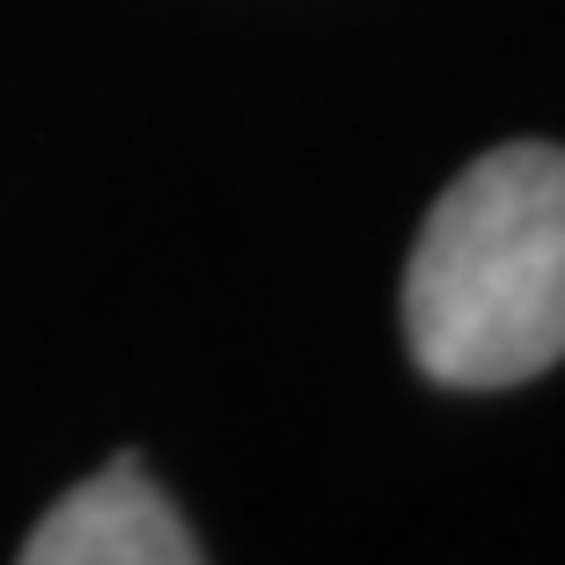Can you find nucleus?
Here are the masks:
<instances>
[{
  "label": "nucleus",
  "mask_w": 565,
  "mask_h": 565,
  "mask_svg": "<svg viewBox=\"0 0 565 565\" xmlns=\"http://www.w3.org/2000/svg\"><path fill=\"white\" fill-rule=\"evenodd\" d=\"M404 338L440 390H514L565 360V147L507 140L434 199Z\"/></svg>",
  "instance_id": "nucleus-1"
},
{
  "label": "nucleus",
  "mask_w": 565,
  "mask_h": 565,
  "mask_svg": "<svg viewBox=\"0 0 565 565\" xmlns=\"http://www.w3.org/2000/svg\"><path fill=\"white\" fill-rule=\"evenodd\" d=\"M184 514L140 478V456L104 462L96 478H82L30 536H22V565H191Z\"/></svg>",
  "instance_id": "nucleus-2"
}]
</instances>
